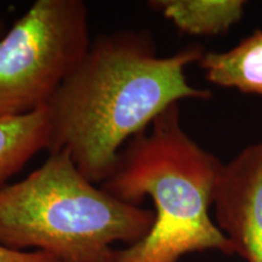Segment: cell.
<instances>
[{
  "mask_svg": "<svg viewBox=\"0 0 262 262\" xmlns=\"http://www.w3.org/2000/svg\"><path fill=\"white\" fill-rule=\"evenodd\" d=\"M203 55L201 47H188L160 57L146 31L97 35L47 106L49 153L68 150L85 178L102 185L124 146L164 111L185 98L211 97L186 78V68Z\"/></svg>",
  "mask_w": 262,
  "mask_h": 262,
  "instance_id": "cell-1",
  "label": "cell"
},
{
  "mask_svg": "<svg viewBox=\"0 0 262 262\" xmlns=\"http://www.w3.org/2000/svg\"><path fill=\"white\" fill-rule=\"evenodd\" d=\"M222 166L183 129L179 103L133 137L101 187L133 205L149 196L155 221L145 238L114 249L111 262H179L208 250L233 255L209 214Z\"/></svg>",
  "mask_w": 262,
  "mask_h": 262,
  "instance_id": "cell-2",
  "label": "cell"
},
{
  "mask_svg": "<svg viewBox=\"0 0 262 262\" xmlns=\"http://www.w3.org/2000/svg\"><path fill=\"white\" fill-rule=\"evenodd\" d=\"M153 221V210L119 201L85 178L66 149L0 189V244L34 248L56 262H111L114 243H137Z\"/></svg>",
  "mask_w": 262,
  "mask_h": 262,
  "instance_id": "cell-3",
  "label": "cell"
},
{
  "mask_svg": "<svg viewBox=\"0 0 262 262\" xmlns=\"http://www.w3.org/2000/svg\"><path fill=\"white\" fill-rule=\"evenodd\" d=\"M90 42L83 2H35L0 40V118L47 107Z\"/></svg>",
  "mask_w": 262,
  "mask_h": 262,
  "instance_id": "cell-4",
  "label": "cell"
},
{
  "mask_svg": "<svg viewBox=\"0 0 262 262\" xmlns=\"http://www.w3.org/2000/svg\"><path fill=\"white\" fill-rule=\"evenodd\" d=\"M215 224L232 254L262 262V141L224 163L214 194Z\"/></svg>",
  "mask_w": 262,
  "mask_h": 262,
  "instance_id": "cell-5",
  "label": "cell"
},
{
  "mask_svg": "<svg viewBox=\"0 0 262 262\" xmlns=\"http://www.w3.org/2000/svg\"><path fill=\"white\" fill-rule=\"evenodd\" d=\"M198 63L206 80L214 85L262 96V29L231 50L204 52Z\"/></svg>",
  "mask_w": 262,
  "mask_h": 262,
  "instance_id": "cell-6",
  "label": "cell"
},
{
  "mask_svg": "<svg viewBox=\"0 0 262 262\" xmlns=\"http://www.w3.org/2000/svg\"><path fill=\"white\" fill-rule=\"evenodd\" d=\"M47 107L17 117L0 118V189L42 149L49 148Z\"/></svg>",
  "mask_w": 262,
  "mask_h": 262,
  "instance_id": "cell-7",
  "label": "cell"
},
{
  "mask_svg": "<svg viewBox=\"0 0 262 262\" xmlns=\"http://www.w3.org/2000/svg\"><path fill=\"white\" fill-rule=\"evenodd\" d=\"M149 6L183 33L191 35L225 34L244 14L242 0H156Z\"/></svg>",
  "mask_w": 262,
  "mask_h": 262,
  "instance_id": "cell-8",
  "label": "cell"
},
{
  "mask_svg": "<svg viewBox=\"0 0 262 262\" xmlns=\"http://www.w3.org/2000/svg\"><path fill=\"white\" fill-rule=\"evenodd\" d=\"M0 262H56V260L42 251L14 250L0 244Z\"/></svg>",
  "mask_w": 262,
  "mask_h": 262,
  "instance_id": "cell-9",
  "label": "cell"
},
{
  "mask_svg": "<svg viewBox=\"0 0 262 262\" xmlns=\"http://www.w3.org/2000/svg\"><path fill=\"white\" fill-rule=\"evenodd\" d=\"M6 32H8V29H6V28H5V26L3 25L2 22H0V40H2L3 37H4Z\"/></svg>",
  "mask_w": 262,
  "mask_h": 262,
  "instance_id": "cell-10",
  "label": "cell"
}]
</instances>
